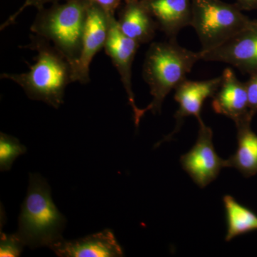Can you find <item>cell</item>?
<instances>
[{"label":"cell","instance_id":"obj_1","mask_svg":"<svg viewBox=\"0 0 257 257\" xmlns=\"http://www.w3.org/2000/svg\"><path fill=\"white\" fill-rule=\"evenodd\" d=\"M30 40L25 48L37 52L35 63L28 72L4 73L1 78L17 83L30 99L43 101L58 109L63 104L66 88L74 82L73 68L50 42L34 34Z\"/></svg>","mask_w":257,"mask_h":257},{"label":"cell","instance_id":"obj_2","mask_svg":"<svg viewBox=\"0 0 257 257\" xmlns=\"http://www.w3.org/2000/svg\"><path fill=\"white\" fill-rule=\"evenodd\" d=\"M202 60L201 52H194L179 46L176 39L154 42L147 50L143 66V77L153 97L152 102L142 109L160 113L166 96L187 79L194 64Z\"/></svg>","mask_w":257,"mask_h":257},{"label":"cell","instance_id":"obj_3","mask_svg":"<svg viewBox=\"0 0 257 257\" xmlns=\"http://www.w3.org/2000/svg\"><path fill=\"white\" fill-rule=\"evenodd\" d=\"M66 222L52 201L47 181L39 174H30L28 194L19 217L18 237L30 248H50L63 239Z\"/></svg>","mask_w":257,"mask_h":257},{"label":"cell","instance_id":"obj_4","mask_svg":"<svg viewBox=\"0 0 257 257\" xmlns=\"http://www.w3.org/2000/svg\"><path fill=\"white\" fill-rule=\"evenodd\" d=\"M89 0H68L41 8L31 25L34 35L50 42L72 65L74 72L82 51Z\"/></svg>","mask_w":257,"mask_h":257},{"label":"cell","instance_id":"obj_5","mask_svg":"<svg viewBox=\"0 0 257 257\" xmlns=\"http://www.w3.org/2000/svg\"><path fill=\"white\" fill-rule=\"evenodd\" d=\"M252 20L236 4L221 0H192L193 27L202 44L201 52H207L227 41L248 27Z\"/></svg>","mask_w":257,"mask_h":257},{"label":"cell","instance_id":"obj_6","mask_svg":"<svg viewBox=\"0 0 257 257\" xmlns=\"http://www.w3.org/2000/svg\"><path fill=\"white\" fill-rule=\"evenodd\" d=\"M199 135L194 147L181 157V165L198 187L204 188L226 167V160L216 154L213 145V133L204 121H199Z\"/></svg>","mask_w":257,"mask_h":257},{"label":"cell","instance_id":"obj_7","mask_svg":"<svg viewBox=\"0 0 257 257\" xmlns=\"http://www.w3.org/2000/svg\"><path fill=\"white\" fill-rule=\"evenodd\" d=\"M200 52L203 60L229 64L249 75L257 73V20L216 48Z\"/></svg>","mask_w":257,"mask_h":257},{"label":"cell","instance_id":"obj_8","mask_svg":"<svg viewBox=\"0 0 257 257\" xmlns=\"http://www.w3.org/2000/svg\"><path fill=\"white\" fill-rule=\"evenodd\" d=\"M97 5L90 3L83 35L82 51L74 72V82L85 84L90 82L89 68L94 56L104 49L111 18Z\"/></svg>","mask_w":257,"mask_h":257},{"label":"cell","instance_id":"obj_9","mask_svg":"<svg viewBox=\"0 0 257 257\" xmlns=\"http://www.w3.org/2000/svg\"><path fill=\"white\" fill-rule=\"evenodd\" d=\"M140 44L126 36L120 30L117 20L113 17L111 20L109 36L104 47L106 55L110 57L111 62L120 76L121 83L126 94L128 102L133 108L135 123L139 126L143 117L142 109L138 107L135 103V94L132 84V67L135 55Z\"/></svg>","mask_w":257,"mask_h":257},{"label":"cell","instance_id":"obj_10","mask_svg":"<svg viewBox=\"0 0 257 257\" xmlns=\"http://www.w3.org/2000/svg\"><path fill=\"white\" fill-rule=\"evenodd\" d=\"M212 98V107L216 113L227 116L236 125L251 121L253 115L248 106L246 82L239 80L232 69H224L220 87Z\"/></svg>","mask_w":257,"mask_h":257},{"label":"cell","instance_id":"obj_11","mask_svg":"<svg viewBox=\"0 0 257 257\" xmlns=\"http://www.w3.org/2000/svg\"><path fill=\"white\" fill-rule=\"evenodd\" d=\"M221 76L204 81H191L185 79L176 88L175 99L179 103V109L175 115L177 124L175 131L169 135V140L181 127L184 119L194 116L198 121H202L201 110L204 101L209 97H213L220 87Z\"/></svg>","mask_w":257,"mask_h":257},{"label":"cell","instance_id":"obj_12","mask_svg":"<svg viewBox=\"0 0 257 257\" xmlns=\"http://www.w3.org/2000/svg\"><path fill=\"white\" fill-rule=\"evenodd\" d=\"M51 249L60 257H119L124 256L122 248L112 231L105 229L86 237L64 240L55 243Z\"/></svg>","mask_w":257,"mask_h":257},{"label":"cell","instance_id":"obj_13","mask_svg":"<svg viewBox=\"0 0 257 257\" xmlns=\"http://www.w3.org/2000/svg\"><path fill=\"white\" fill-rule=\"evenodd\" d=\"M156 21L158 30L169 39L191 25L192 0H142Z\"/></svg>","mask_w":257,"mask_h":257},{"label":"cell","instance_id":"obj_14","mask_svg":"<svg viewBox=\"0 0 257 257\" xmlns=\"http://www.w3.org/2000/svg\"><path fill=\"white\" fill-rule=\"evenodd\" d=\"M116 20L121 31L140 45L151 42L158 30L142 0H124Z\"/></svg>","mask_w":257,"mask_h":257},{"label":"cell","instance_id":"obj_15","mask_svg":"<svg viewBox=\"0 0 257 257\" xmlns=\"http://www.w3.org/2000/svg\"><path fill=\"white\" fill-rule=\"evenodd\" d=\"M237 128V150L226 160V167L239 170L243 175L257 172V135L250 128V121L236 125Z\"/></svg>","mask_w":257,"mask_h":257},{"label":"cell","instance_id":"obj_16","mask_svg":"<svg viewBox=\"0 0 257 257\" xmlns=\"http://www.w3.org/2000/svg\"><path fill=\"white\" fill-rule=\"evenodd\" d=\"M226 211L227 232L226 241H231L239 235L257 230V216L248 208L239 204L230 195L223 198Z\"/></svg>","mask_w":257,"mask_h":257},{"label":"cell","instance_id":"obj_17","mask_svg":"<svg viewBox=\"0 0 257 257\" xmlns=\"http://www.w3.org/2000/svg\"><path fill=\"white\" fill-rule=\"evenodd\" d=\"M27 148L18 139L1 133L0 134V170L2 172L11 169L15 160L26 153Z\"/></svg>","mask_w":257,"mask_h":257},{"label":"cell","instance_id":"obj_18","mask_svg":"<svg viewBox=\"0 0 257 257\" xmlns=\"http://www.w3.org/2000/svg\"><path fill=\"white\" fill-rule=\"evenodd\" d=\"M25 246V243L18 237L16 233L7 234L1 231L0 256H20Z\"/></svg>","mask_w":257,"mask_h":257},{"label":"cell","instance_id":"obj_19","mask_svg":"<svg viewBox=\"0 0 257 257\" xmlns=\"http://www.w3.org/2000/svg\"><path fill=\"white\" fill-rule=\"evenodd\" d=\"M65 1H68V0H25V3H24L23 6H22L16 13L12 15L11 16L1 25L0 30H5V28H8L10 25H13V24L15 23V20H17V18L20 16V14H22L24 10L29 8V7H34V8L39 10L44 8V7H45V5L47 4L52 5L55 4V3Z\"/></svg>","mask_w":257,"mask_h":257},{"label":"cell","instance_id":"obj_20","mask_svg":"<svg viewBox=\"0 0 257 257\" xmlns=\"http://www.w3.org/2000/svg\"><path fill=\"white\" fill-rule=\"evenodd\" d=\"M246 86L249 110L253 115L257 111V73L250 75L249 79L246 82Z\"/></svg>","mask_w":257,"mask_h":257},{"label":"cell","instance_id":"obj_21","mask_svg":"<svg viewBox=\"0 0 257 257\" xmlns=\"http://www.w3.org/2000/svg\"><path fill=\"white\" fill-rule=\"evenodd\" d=\"M91 3L99 6L111 16H114L116 10L119 9L124 0H89Z\"/></svg>","mask_w":257,"mask_h":257},{"label":"cell","instance_id":"obj_22","mask_svg":"<svg viewBox=\"0 0 257 257\" xmlns=\"http://www.w3.org/2000/svg\"><path fill=\"white\" fill-rule=\"evenodd\" d=\"M235 4L242 11L257 10V0H236Z\"/></svg>","mask_w":257,"mask_h":257}]
</instances>
